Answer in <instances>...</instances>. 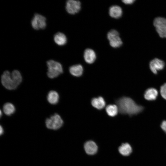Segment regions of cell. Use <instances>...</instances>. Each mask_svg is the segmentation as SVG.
I'll use <instances>...</instances> for the list:
<instances>
[{
  "mask_svg": "<svg viewBox=\"0 0 166 166\" xmlns=\"http://www.w3.org/2000/svg\"><path fill=\"white\" fill-rule=\"evenodd\" d=\"M119 112L121 114H128L130 116L137 115L141 112L144 107L137 104L132 98L123 97L116 101Z\"/></svg>",
  "mask_w": 166,
  "mask_h": 166,
  "instance_id": "cell-1",
  "label": "cell"
},
{
  "mask_svg": "<svg viewBox=\"0 0 166 166\" xmlns=\"http://www.w3.org/2000/svg\"><path fill=\"white\" fill-rule=\"evenodd\" d=\"M47 65L48 67L47 75L49 78H56L63 72L62 66L58 62L49 60L47 61Z\"/></svg>",
  "mask_w": 166,
  "mask_h": 166,
  "instance_id": "cell-2",
  "label": "cell"
},
{
  "mask_svg": "<svg viewBox=\"0 0 166 166\" xmlns=\"http://www.w3.org/2000/svg\"><path fill=\"white\" fill-rule=\"evenodd\" d=\"M45 124L48 128L57 130L62 126L63 121L61 116L56 113L46 119Z\"/></svg>",
  "mask_w": 166,
  "mask_h": 166,
  "instance_id": "cell-3",
  "label": "cell"
},
{
  "mask_svg": "<svg viewBox=\"0 0 166 166\" xmlns=\"http://www.w3.org/2000/svg\"><path fill=\"white\" fill-rule=\"evenodd\" d=\"M1 82L6 89L12 90L16 89L18 86L16 84L11 73L8 71H5L1 77Z\"/></svg>",
  "mask_w": 166,
  "mask_h": 166,
  "instance_id": "cell-4",
  "label": "cell"
},
{
  "mask_svg": "<svg viewBox=\"0 0 166 166\" xmlns=\"http://www.w3.org/2000/svg\"><path fill=\"white\" fill-rule=\"evenodd\" d=\"M107 38L110 45L113 48H118L122 44V42L119 36V34L116 30H112L109 31L107 34Z\"/></svg>",
  "mask_w": 166,
  "mask_h": 166,
  "instance_id": "cell-5",
  "label": "cell"
},
{
  "mask_svg": "<svg viewBox=\"0 0 166 166\" xmlns=\"http://www.w3.org/2000/svg\"><path fill=\"white\" fill-rule=\"evenodd\" d=\"M153 24L160 36L166 38V19L157 17L154 20Z\"/></svg>",
  "mask_w": 166,
  "mask_h": 166,
  "instance_id": "cell-6",
  "label": "cell"
},
{
  "mask_svg": "<svg viewBox=\"0 0 166 166\" xmlns=\"http://www.w3.org/2000/svg\"><path fill=\"white\" fill-rule=\"evenodd\" d=\"M46 19L44 16L38 14H35L31 22L32 27L35 30L43 29L46 27Z\"/></svg>",
  "mask_w": 166,
  "mask_h": 166,
  "instance_id": "cell-7",
  "label": "cell"
},
{
  "mask_svg": "<svg viewBox=\"0 0 166 166\" xmlns=\"http://www.w3.org/2000/svg\"><path fill=\"white\" fill-rule=\"evenodd\" d=\"M65 8L69 14H74L78 13L81 9V3L79 1L69 0L66 2Z\"/></svg>",
  "mask_w": 166,
  "mask_h": 166,
  "instance_id": "cell-8",
  "label": "cell"
},
{
  "mask_svg": "<svg viewBox=\"0 0 166 166\" xmlns=\"http://www.w3.org/2000/svg\"><path fill=\"white\" fill-rule=\"evenodd\" d=\"M165 63L162 60L158 58H155L149 63V68L151 71L156 74L158 71L163 69L165 66Z\"/></svg>",
  "mask_w": 166,
  "mask_h": 166,
  "instance_id": "cell-9",
  "label": "cell"
},
{
  "mask_svg": "<svg viewBox=\"0 0 166 166\" xmlns=\"http://www.w3.org/2000/svg\"><path fill=\"white\" fill-rule=\"evenodd\" d=\"M84 148L86 153L89 155L95 154L98 150V147L96 143L91 140L87 141L85 143Z\"/></svg>",
  "mask_w": 166,
  "mask_h": 166,
  "instance_id": "cell-10",
  "label": "cell"
},
{
  "mask_svg": "<svg viewBox=\"0 0 166 166\" xmlns=\"http://www.w3.org/2000/svg\"><path fill=\"white\" fill-rule=\"evenodd\" d=\"M84 58L85 61L88 64L93 63L96 58V55L95 51L92 49H87L84 53Z\"/></svg>",
  "mask_w": 166,
  "mask_h": 166,
  "instance_id": "cell-11",
  "label": "cell"
},
{
  "mask_svg": "<svg viewBox=\"0 0 166 166\" xmlns=\"http://www.w3.org/2000/svg\"><path fill=\"white\" fill-rule=\"evenodd\" d=\"M158 95L157 90L153 88L147 89L144 93V97L147 100L152 101L156 100Z\"/></svg>",
  "mask_w": 166,
  "mask_h": 166,
  "instance_id": "cell-12",
  "label": "cell"
},
{
  "mask_svg": "<svg viewBox=\"0 0 166 166\" xmlns=\"http://www.w3.org/2000/svg\"><path fill=\"white\" fill-rule=\"evenodd\" d=\"M122 10L120 6L117 5H113L111 6L109 9V14L112 18H118L122 14Z\"/></svg>",
  "mask_w": 166,
  "mask_h": 166,
  "instance_id": "cell-13",
  "label": "cell"
},
{
  "mask_svg": "<svg viewBox=\"0 0 166 166\" xmlns=\"http://www.w3.org/2000/svg\"><path fill=\"white\" fill-rule=\"evenodd\" d=\"M119 153L124 156L130 155L132 152V149L131 145L128 143H122L118 148Z\"/></svg>",
  "mask_w": 166,
  "mask_h": 166,
  "instance_id": "cell-14",
  "label": "cell"
},
{
  "mask_svg": "<svg viewBox=\"0 0 166 166\" xmlns=\"http://www.w3.org/2000/svg\"><path fill=\"white\" fill-rule=\"evenodd\" d=\"M92 105L95 108L101 110L103 109L105 106V102L103 98L101 97L94 98L91 101Z\"/></svg>",
  "mask_w": 166,
  "mask_h": 166,
  "instance_id": "cell-15",
  "label": "cell"
},
{
  "mask_svg": "<svg viewBox=\"0 0 166 166\" xmlns=\"http://www.w3.org/2000/svg\"><path fill=\"white\" fill-rule=\"evenodd\" d=\"M70 73L73 76L79 77L81 76L83 72V68L80 64L74 65L69 68Z\"/></svg>",
  "mask_w": 166,
  "mask_h": 166,
  "instance_id": "cell-16",
  "label": "cell"
},
{
  "mask_svg": "<svg viewBox=\"0 0 166 166\" xmlns=\"http://www.w3.org/2000/svg\"><path fill=\"white\" fill-rule=\"evenodd\" d=\"M59 96L57 92L55 91H50L47 94V99L48 102L52 105H55L58 103Z\"/></svg>",
  "mask_w": 166,
  "mask_h": 166,
  "instance_id": "cell-17",
  "label": "cell"
},
{
  "mask_svg": "<svg viewBox=\"0 0 166 166\" xmlns=\"http://www.w3.org/2000/svg\"><path fill=\"white\" fill-rule=\"evenodd\" d=\"M54 40L56 44L60 46L65 44L67 41L66 36L61 32L57 33L54 35Z\"/></svg>",
  "mask_w": 166,
  "mask_h": 166,
  "instance_id": "cell-18",
  "label": "cell"
},
{
  "mask_svg": "<svg viewBox=\"0 0 166 166\" xmlns=\"http://www.w3.org/2000/svg\"><path fill=\"white\" fill-rule=\"evenodd\" d=\"M4 113L7 116H11L15 112V108L14 105L10 103H5L3 107Z\"/></svg>",
  "mask_w": 166,
  "mask_h": 166,
  "instance_id": "cell-19",
  "label": "cell"
},
{
  "mask_svg": "<svg viewBox=\"0 0 166 166\" xmlns=\"http://www.w3.org/2000/svg\"><path fill=\"white\" fill-rule=\"evenodd\" d=\"M106 111L109 116L113 117L117 115L119 110L117 105L111 104L106 107Z\"/></svg>",
  "mask_w": 166,
  "mask_h": 166,
  "instance_id": "cell-20",
  "label": "cell"
},
{
  "mask_svg": "<svg viewBox=\"0 0 166 166\" xmlns=\"http://www.w3.org/2000/svg\"><path fill=\"white\" fill-rule=\"evenodd\" d=\"M15 82L18 86L22 81V77L19 71L17 70H13L11 73Z\"/></svg>",
  "mask_w": 166,
  "mask_h": 166,
  "instance_id": "cell-21",
  "label": "cell"
},
{
  "mask_svg": "<svg viewBox=\"0 0 166 166\" xmlns=\"http://www.w3.org/2000/svg\"><path fill=\"white\" fill-rule=\"evenodd\" d=\"M160 92L162 97L166 100V83L161 86Z\"/></svg>",
  "mask_w": 166,
  "mask_h": 166,
  "instance_id": "cell-22",
  "label": "cell"
},
{
  "mask_svg": "<svg viewBox=\"0 0 166 166\" xmlns=\"http://www.w3.org/2000/svg\"><path fill=\"white\" fill-rule=\"evenodd\" d=\"M160 126L162 130L166 134V120L162 121Z\"/></svg>",
  "mask_w": 166,
  "mask_h": 166,
  "instance_id": "cell-23",
  "label": "cell"
},
{
  "mask_svg": "<svg viewBox=\"0 0 166 166\" xmlns=\"http://www.w3.org/2000/svg\"><path fill=\"white\" fill-rule=\"evenodd\" d=\"M134 0H122V2L125 4L130 5L132 4L134 2Z\"/></svg>",
  "mask_w": 166,
  "mask_h": 166,
  "instance_id": "cell-24",
  "label": "cell"
},
{
  "mask_svg": "<svg viewBox=\"0 0 166 166\" xmlns=\"http://www.w3.org/2000/svg\"><path fill=\"white\" fill-rule=\"evenodd\" d=\"M4 133V130L1 125L0 126V135H2Z\"/></svg>",
  "mask_w": 166,
  "mask_h": 166,
  "instance_id": "cell-25",
  "label": "cell"
}]
</instances>
